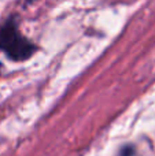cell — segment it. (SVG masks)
I'll return each instance as SVG.
<instances>
[{
	"instance_id": "6da1fadb",
	"label": "cell",
	"mask_w": 155,
	"mask_h": 156,
	"mask_svg": "<svg viewBox=\"0 0 155 156\" xmlns=\"http://www.w3.org/2000/svg\"><path fill=\"white\" fill-rule=\"evenodd\" d=\"M0 51H3L11 60L22 62L34 54L36 45L21 34L18 25L10 18L0 27Z\"/></svg>"
},
{
	"instance_id": "7a4b0ae2",
	"label": "cell",
	"mask_w": 155,
	"mask_h": 156,
	"mask_svg": "<svg viewBox=\"0 0 155 156\" xmlns=\"http://www.w3.org/2000/svg\"><path fill=\"white\" fill-rule=\"evenodd\" d=\"M122 156H132V154H133V147L128 145L125 149H122Z\"/></svg>"
}]
</instances>
